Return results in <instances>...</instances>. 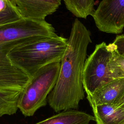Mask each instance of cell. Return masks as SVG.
Returning a JSON list of instances; mask_svg holds the SVG:
<instances>
[{
  "instance_id": "cell-12",
  "label": "cell",
  "mask_w": 124,
  "mask_h": 124,
  "mask_svg": "<svg viewBox=\"0 0 124 124\" xmlns=\"http://www.w3.org/2000/svg\"><path fill=\"white\" fill-rule=\"evenodd\" d=\"M66 9L77 18L93 16L95 9L94 0H63Z\"/></svg>"
},
{
  "instance_id": "cell-3",
  "label": "cell",
  "mask_w": 124,
  "mask_h": 124,
  "mask_svg": "<svg viewBox=\"0 0 124 124\" xmlns=\"http://www.w3.org/2000/svg\"><path fill=\"white\" fill-rule=\"evenodd\" d=\"M60 67L61 62H53L30 77L17 103L18 108L25 116H32L38 109L46 106L48 95L56 83Z\"/></svg>"
},
{
  "instance_id": "cell-6",
  "label": "cell",
  "mask_w": 124,
  "mask_h": 124,
  "mask_svg": "<svg viewBox=\"0 0 124 124\" xmlns=\"http://www.w3.org/2000/svg\"><path fill=\"white\" fill-rule=\"evenodd\" d=\"M103 32L120 34L124 29V0H102L92 16Z\"/></svg>"
},
{
  "instance_id": "cell-11",
  "label": "cell",
  "mask_w": 124,
  "mask_h": 124,
  "mask_svg": "<svg viewBox=\"0 0 124 124\" xmlns=\"http://www.w3.org/2000/svg\"><path fill=\"white\" fill-rule=\"evenodd\" d=\"M96 124H123L124 109L114 105L102 104L91 107Z\"/></svg>"
},
{
  "instance_id": "cell-2",
  "label": "cell",
  "mask_w": 124,
  "mask_h": 124,
  "mask_svg": "<svg viewBox=\"0 0 124 124\" xmlns=\"http://www.w3.org/2000/svg\"><path fill=\"white\" fill-rule=\"evenodd\" d=\"M67 46V39L57 35L17 46L7 55L14 65L31 77L43 67L61 62Z\"/></svg>"
},
{
  "instance_id": "cell-1",
  "label": "cell",
  "mask_w": 124,
  "mask_h": 124,
  "mask_svg": "<svg viewBox=\"0 0 124 124\" xmlns=\"http://www.w3.org/2000/svg\"><path fill=\"white\" fill-rule=\"evenodd\" d=\"M91 43L90 31L78 18H75L61 61L58 78L47 98L49 106L55 112L76 109L84 98L82 75L87 48Z\"/></svg>"
},
{
  "instance_id": "cell-16",
  "label": "cell",
  "mask_w": 124,
  "mask_h": 124,
  "mask_svg": "<svg viewBox=\"0 0 124 124\" xmlns=\"http://www.w3.org/2000/svg\"><path fill=\"white\" fill-rule=\"evenodd\" d=\"M120 54L124 56V34H120L115 37L112 42Z\"/></svg>"
},
{
  "instance_id": "cell-18",
  "label": "cell",
  "mask_w": 124,
  "mask_h": 124,
  "mask_svg": "<svg viewBox=\"0 0 124 124\" xmlns=\"http://www.w3.org/2000/svg\"><path fill=\"white\" fill-rule=\"evenodd\" d=\"M120 108H123L124 109V105L123 106H122V107H120Z\"/></svg>"
},
{
  "instance_id": "cell-13",
  "label": "cell",
  "mask_w": 124,
  "mask_h": 124,
  "mask_svg": "<svg viewBox=\"0 0 124 124\" xmlns=\"http://www.w3.org/2000/svg\"><path fill=\"white\" fill-rule=\"evenodd\" d=\"M22 91L0 90V117L15 114Z\"/></svg>"
},
{
  "instance_id": "cell-9",
  "label": "cell",
  "mask_w": 124,
  "mask_h": 124,
  "mask_svg": "<svg viewBox=\"0 0 124 124\" xmlns=\"http://www.w3.org/2000/svg\"><path fill=\"white\" fill-rule=\"evenodd\" d=\"M124 96V78H115L87 96L91 107L98 105H116Z\"/></svg>"
},
{
  "instance_id": "cell-15",
  "label": "cell",
  "mask_w": 124,
  "mask_h": 124,
  "mask_svg": "<svg viewBox=\"0 0 124 124\" xmlns=\"http://www.w3.org/2000/svg\"><path fill=\"white\" fill-rule=\"evenodd\" d=\"M111 55L108 62V69L114 78H124V56L119 53L116 46L110 43Z\"/></svg>"
},
{
  "instance_id": "cell-8",
  "label": "cell",
  "mask_w": 124,
  "mask_h": 124,
  "mask_svg": "<svg viewBox=\"0 0 124 124\" xmlns=\"http://www.w3.org/2000/svg\"><path fill=\"white\" fill-rule=\"evenodd\" d=\"M22 18L45 20L55 12L63 0H11Z\"/></svg>"
},
{
  "instance_id": "cell-4",
  "label": "cell",
  "mask_w": 124,
  "mask_h": 124,
  "mask_svg": "<svg viewBox=\"0 0 124 124\" xmlns=\"http://www.w3.org/2000/svg\"><path fill=\"white\" fill-rule=\"evenodd\" d=\"M57 35L53 26L45 20L22 18L0 26V51L9 53L17 46Z\"/></svg>"
},
{
  "instance_id": "cell-5",
  "label": "cell",
  "mask_w": 124,
  "mask_h": 124,
  "mask_svg": "<svg viewBox=\"0 0 124 124\" xmlns=\"http://www.w3.org/2000/svg\"><path fill=\"white\" fill-rule=\"evenodd\" d=\"M111 51L110 43L96 44L93 52L87 58L83 71L82 82L87 96L115 79L108 69Z\"/></svg>"
},
{
  "instance_id": "cell-10",
  "label": "cell",
  "mask_w": 124,
  "mask_h": 124,
  "mask_svg": "<svg viewBox=\"0 0 124 124\" xmlns=\"http://www.w3.org/2000/svg\"><path fill=\"white\" fill-rule=\"evenodd\" d=\"M95 118L84 111L70 109L62 110L34 124H89Z\"/></svg>"
},
{
  "instance_id": "cell-7",
  "label": "cell",
  "mask_w": 124,
  "mask_h": 124,
  "mask_svg": "<svg viewBox=\"0 0 124 124\" xmlns=\"http://www.w3.org/2000/svg\"><path fill=\"white\" fill-rule=\"evenodd\" d=\"M8 53L0 51V90L22 91L30 77L12 63Z\"/></svg>"
},
{
  "instance_id": "cell-20",
  "label": "cell",
  "mask_w": 124,
  "mask_h": 124,
  "mask_svg": "<svg viewBox=\"0 0 124 124\" xmlns=\"http://www.w3.org/2000/svg\"></svg>"
},
{
  "instance_id": "cell-14",
  "label": "cell",
  "mask_w": 124,
  "mask_h": 124,
  "mask_svg": "<svg viewBox=\"0 0 124 124\" xmlns=\"http://www.w3.org/2000/svg\"><path fill=\"white\" fill-rule=\"evenodd\" d=\"M22 18L11 0H0V26Z\"/></svg>"
},
{
  "instance_id": "cell-17",
  "label": "cell",
  "mask_w": 124,
  "mask_h": 124,
  "mask_svg": "<svg viewBox=\"0 0 124 124\" xmlns=\"http://www.w3.org/2000/svg\"><path fill=\"white\" fill-rule=\"evenodd\" d=\"M124 105V96L122 97V98L119 101V102L117 104L116 106L117 107H121Z\"/></svg>"
},
{
  "instance_id": "cell-19",
  "label": "cell",
  "mask_w": 124,
  "mask_h": 124,
  "mask_svg": "<svg viewBox=\"0 0 124 124\" xmlns=\"http://www.w3.org/2000/svg\"><path fill=\"white\" fill-rule=\"evenodd\" d=\"M123 124H124V123H123Z\"/></svg>"
}]
</instances>
